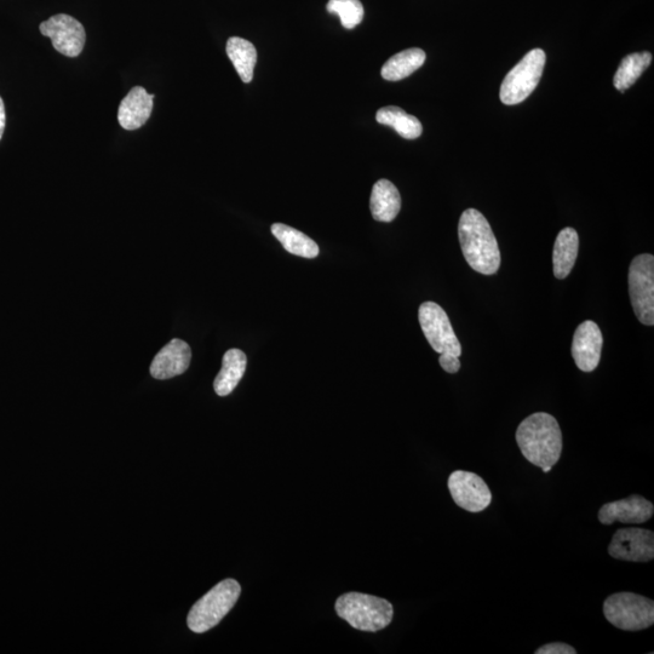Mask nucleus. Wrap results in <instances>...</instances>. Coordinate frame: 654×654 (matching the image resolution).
<instances>
[{
	"instance_id": "obj_21",
	"label": "nucleus",
	"mask_w": 654,
	"mask_h": 654,
	"mask_svg": "<svg viewBox=\"0 0 654 654\" xmlns=\"http://www.w3.org/2000/svg\"><path fill=\"white\" fill-rule=\"evenodd\" d=\"M272 233L277 238L284 249L292 255L315 258L320 254L319 246L308 235L297 231V229L290 226L283 225V223H274L272 226Z\"/></svg>"
},
{
	"instance_id": "obj_3",
	"label": "nucleus",
	"mask_w": 654,
	"mask_h": 654,
	"mask_svg": "<svg viewBox=\"0 0 654 654\" xmlns=\"http://www.w3.org/2000/svg\"><path fill=\"white\" fill-rule=\"evenodd\" d=\"M336 612L354 629L371 633L387 628L394 616L389 601L360 593H348L338 598Z\"/></svg>"
},
{
	"instance_id": "obj_7",
	"label": "nucleus",
	"mask_w": 654,
	"mask_h": 654,
	"mask_svg": "<svg viewBox=\"0 0 654 654\" xmlns=\"http://www.w3.org/2000/svg\"><path fill=\"white\" fill-rule=\"evenodd\" d=\"M629 295L641 324L654 325V257L636 256L629 267Z\"/></svg>"
},
{
	"instance_id": "obj_15",
	"label": "nucleus",
	"mask_w": 654,
	"mask_h": 654,
	"mask_svg": "<svg viewBox=\"0 0 654 654\" xmlns=\"http://www.w3.org/2000/svg\"><path fill=\"white\" fill-rule=\"evenodd\" d=\"M156 95H149L142 86H135L125 99L120 102L118 122L123 129L134 131L142 128L152 116L153 100Z\"/></svg>"
},
{
	"instance_id": "obj_14",
	"label": "nucleus",
	"mask_w": 654,
	"mask_h": 654,
	"mask_svg": "<svg viewBox=\"0 0 654 654\" xmlns=\"http://www.w3.org/2000/svg\"><path fill=\"white\" fill-rule=\"evenodd\" d=\"M191 360V347L185 341L175 338L156 355L149 371L156 380H170L185 374Z\"/></svg>"
},
{
	"instance_id": "obj_26",
	"label": "nucleus",
	"mask_w": 654,
	"mask_h": 654,
	"mask_svg": "<svg viewBox=\"0 0 654 654\" xmlns=\"http://www.w3.org/2000/svg\"><path fill=\"white\" fill-rule=\"evenodd\" d=\"M439 363L440 366L443 367V370L447 372V374H457V372L461 369L460 358L455 357V355L452 354H441Z\"/></svg>"
},
{
	"instance_id": "obj_2",
	"label": "nucleus",
	"mask_w": 654,
	"mask_h": 654,
	"mask_svg": "<svg viewBox=\"0 0 654 654\" xmlns=\"http://www.w3.org/2000/svg\"><path fill=\"white\" fill-rule=\"evenodd\" d=\"M522 456L533 466L554 467L562 452V433L559 422L549 413L537 412L520 423L516 430Z\"/></svg>"
},
{
	"instance_id": "obj_13",
	"label": "nucleus",
	"mask_w": 654,
	"mask_h": 654,
	"mask_svg": "<svg viewBox=\"0 0 654 654\" xmlns=\"http://www.w3.org/2000/svg\"><path fill=\"white\" fill-rule=\"evenodd\" d=\"M653 513L652 502L645 497L631 495L621 501L604 504L599 510L598 518L602 525H612L616 521L636 525L650 521Z\"/></svg>"
},
{
	"instance_id": "obj_17",
	"label": "nucleus",
	"mask_w": 654,
	"mask_h": 654,
	"mask_svg": "<svg viewBox=\"0 0 654 654\" xmlns=\"http://www.w3.org/2000/svg\"><path fill=\"white\" fill-rule=\"evenodd\" d=\"M579 237L576 229H562L555 240L553 251V269L556 279L569 277L578 257Z\"/></svg>"
},
{
	"instance_id": "obj_5",
	"label": "nucleus",
	"mask_w": 654,
	"mask_h": 654,
	"mask_svg": "<svg viewBox=\"0 0 654 654\" xmlns=\"http://www.w3.org/2000/svg\"><path fill=\"white\" fill-rule=\"evenodd\" d=\"M608 622L624 631L645 630L654 624V602L635 593H616L604 604Z\"/></svg>"
},
{
	"instance_id": "obj_25",
	"label": "nucleus",
	"mask_w": 654,
	"mask_h": 654,
	"mask_svg": "<svg viewBox=\"0 0 654 654\" xmlns=\"http://www.w3.org/2000/svg\"><path fill=\"white\" fill-rule=\"evenodd\" d=\"M577 651L570 645L564 642H552V644L544 645L536 651V654H576Z\"/></svg>"
},
{
	"instance_id": "obj_28",
	"label": "nucleus",
	"mask_w": 654,
	"mask_h": 654,
	"mask_svg": "<svg viewBox=\"0 0 654 654\" xmlns=\"http://www.w3.org/2000/svg\"><path fill=\"white\" fill-rule=\"evenodd\" d=\"M552 469H553V467H549V466H548V467H543V468H542L543 473H549L550 470H552Z\"/></svg>"
},
{
	"instance_id": "obj_16",
	"label": "nucleus",
	"mask_w": 654,
	"mask_h": 654,
	"mask_svg": "<svg viewBox=\"0 0 654 654\" xmlns=\"http://www.w3.org/2000/svg\"><path fill=\"white\" fill-rule=\"evenodd\" d=\"M370 209L372 217L378 222H392L401 209L398 188L388 180H380L372 188Z\"/></svg>"
},
{
	"instance_id": "obj_23",
	"label": "nucleus",
	"mask_w": 654,
	"mask_h": 654,
	"mask_svg": "<svg viewBox=\"0 0 654 654\" xmlns=\"http://www.w3.org/2000/svg\"><path fill=\"white\" fill-rule=\"evenodd\" d=\"M652 62V55L650 53H635L625 56L619 65L615 78H613V85L618 91L624 93L630 86L636 83L642 73H644Z\"/></svg>"
},
{
	"instance_id": "obj_6",
	"label": "nucleus",
	"mask_w": 654,
	"mask_h": 654,
	"mask_svg": "<svg viewBox=\"0 0 654 654\" xmlns=\"http://www.w3.org/2000/svg\"><path fill=\"white\" fill-rule=\"evenodd\" d=\"M545 60L547 57L542 49H533L507 74L499 93L504 105H519L536 90L543 76Z\"/></svg>"
},
{
	"instance_id": "obj_8",
	"label": "nucleus",
	"mask_w": 654,
	"mask_h": 654,
	"mask_svg": "<svg viewBox=\"0 0 654 654\" xmlns=\"http://www.w3.org/2000/svg\"><path fill=\"white\" fill-rule=\"evenodd\" d=\"M418 320H420L424 336L436 353L461 357V342L458 341L455 331H453L450 318L438 303L424 302L421 304Z\"/></svg>"
},
{
	"instance_id": "obj_11",
	"label": "nucleus",
	"mask_w": 654,
	"mask_h": 654,
	"mask_svg": "<svg viewBox=\"0 0 654 654\" xmlns=\"http://www.w3.org/2000/svg\"><path fill=\"white\" fill-rule=\"evenodd\" d=\"M613 559L648 562L654 559V533L639 527L618 530L608 545Z\"/></svg>"
},
{
	"instance_id": "obj_24",
	"label": "nucleus",
	"mask_w": 654,
	"mask_h": 654,
	"mask_svg": "<svg viewBox=\"0 0 654 654\" xmlns=\"http://www.w3.org/2000/svg\"><path fill=\"white\" fill-rule=\"evenodd\" d=\"M326 9L329 13L340 16L342 26L347 30H353L360 25L365 14L360 0H330Z\"/></svg>"
},
{
	"instance_id": "obj_1",
	"label": "nucleus",
	"mask_w": 654,
	"mask_h": 654,
	"mask_svg": "<svg viewBox=\"0 0 654 654\" xmlns=\"http://www.w3.org/2000/svg\"><path fill=\"white\" fill-rule=\"evenodd\" d=\"M458 237L468 265L475 272L493 275L501 267V251L489 221L480 211L468 209L458 223Z\"/></svg>"
},
{
	"instance_id": "obj_12",
	"label": "nucleus",
	"mask_w": 654,
	"mask_h": 654,
	"mask_svg": "<svg viewBox=\"0 0 654 654\" xmlns=\"http://www.w3.org/2000/svg\"><path fill=\"white\" fill-rule=\"evenodd\" d=\"M601 330L592 320L584 321L577 327L572 342V357L579 370L593 372L599 366L602 352Z\"/></svg>"
},
{
	"instance_id": "obj_27",
	"label": "nucleus",
	"mask_w": 654,
	"mask_h": 654,
	"mask_svg": "<svg viewBox=\"0 0 654 654\" xmlns=\"http://www.w3.org/2000/svg\"><path fill=\"white\" fill-rule=\"evenodd\" d=\"M5 125H7V116H5V107L2 97H0V140H2Z\"/></svg>"
},
{
	"instance_id": "obj_10",
	"label": "nucleus",
	"mask_w": 654,
	"mask_h": 654,
	"mask_svg": "<svg viewBox=\"0 0 654 654\" xmlns=\"http://www.w3.org/2000/svg\"><path fill=\"white\" fill-rule=\"evenodd\" d=\"M40 32L53 42V47L67 57H77L85 47L86 34L82 24L74 17L59 14L40 24Z\"/></svg>"
},
{
	"instance_id": "obj_22",
	"label": "nucleus",
	"mask_w": 654,
	"mask_h": 654,
	"mask_svg": "<svg viewBox=\"0 0 654 654\" xmlns=\"http://www.w3.org/2000/svg\"><path fill=\"white\" fill-rule=\"evenodd\" d=\"M376 120L382 125L390 126L406 140H416L423 133V126L416 117L407 114L404 109L395 106L381 108Z\"/></svg>"
},
{
	"instance_id": "obj_19",
	"label": "nucleus",
	"mask_w": 654,
	"mask_h": 654,
	"mask_svg": "<svg viewBox=\"0 0 654 654\" xmlns=\"http://www.w3.org/2000/svg\"><path fill=\"white\" fill-rule=\"evenodd\" d=\"M427 55L422 49L412 48L401 51V53L390 57L382 67V77L388 82H399L424 65Z\"/></svg>"
},
{
	"instance_id": "obj_4",
	"label": "nucleus",
	"mask_w": 654,
	"mask_h": 654,
	"mask_svg": "<svg viewBox=\"0 0 654 654\" xmlns=\"http://www.w3.org/2000/svg\"><path fill=\"white\" fill-rule=\"evenodd\" d=\"M240 593H242V588L234 579H226V581L218 583L189 611L188 628L197 634H203L215 628L237 604Z\"/></svg>"
},
{
	"instance_id": "obj_18",
	"label": "nucleus",
	"mask_w": 654,
	"mask_h": 654,
	"mask_svg": "<svg viewBox=\"0 0 654 654\" xmlns=\"http://www.w3.org/2000/svg\"><path fill=\"white\" fill-rule=\"evenodd\" d=\"M248 358L240 349H229L222 360V369L215 378L214 389L220 397H227L244 377Z\"/></svg>"
},
{
	"instance_id": "obj_20",
	"label": "nucleus",
	"mask_w": 654,
	"mask_h": 654,
	"mask_svg": "<svg viewBox=\"0 0 654 654\" xmlns=\"http://www.w3.org/2000/svg\"><path fill=\"white\" fill-rule=\"evenodd\" d=\"M226 51L239 77L244 83H251L257 63V50L254 44L243 38L232 37L228 39Z\"/></svg>"
},
{
	"instance_id": "obj_9",
	"label": "nucleus",
	"mask_w": 654,
	"mask_h": 654,
	"mask_svg": "<svg viewBox=\"0 0 654 654\" xmlns=\"http://www.w3.org/2000/svg\"><path fill=\"white\" fill-rule=\"evenodd\" d=\"M447 486L457 506L469 513H480L490 507L491 490L479 475L456 470L450 475Z\"/></svg>"
}]
</instances>
